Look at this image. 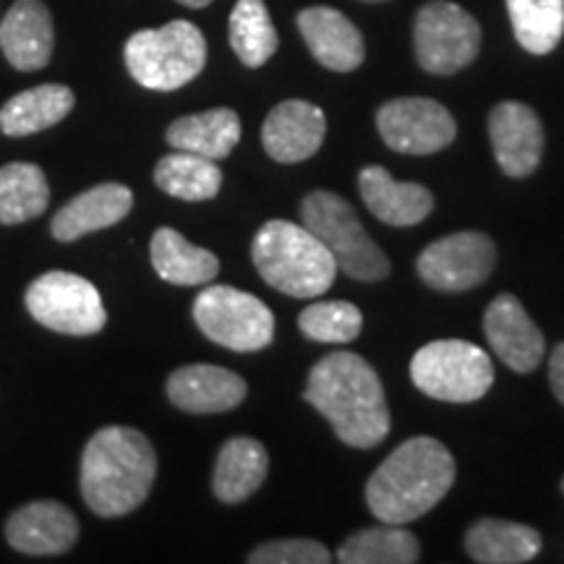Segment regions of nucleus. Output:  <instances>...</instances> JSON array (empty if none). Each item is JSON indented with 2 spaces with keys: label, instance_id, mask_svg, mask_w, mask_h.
<instances>
[{
  "label": "nucleus",
  "instance_id": "obj_1",
  "mask_svg": "<svg viewBox=\"0 0 564 564\" xmlns=\"http://www.w3.org/2000/svg\"><path fill=\"white\" fill-rule=\"evenodd\" d=\"M303 400L329 421L337 440L371 449L390 434L384 387L369 361L350 350L329 352L308 373Z\"/></svg>",
  "mask_w": 564,
  "mask_h": 564
},
{
  "label": "nucleus",
  "instance_id": "obj_2",
  "mask_svg": "<svg viewBox=\"0 0 564 564\" xmlns=\"http://www.w3.org/2000/svg\"><path fill=\"white\" fill-rule=\"evenodd\" d=\"M455 457L432 436H413L392 449L366 484V505L379 523L408 525L447 497Z\"/></svg>",
  "mask_w": 564,
  "mask_h": 564
},
{
  "label": "nucleus",
  "instance_id": "obj_3",
  "mask_svg": "<svg viewBox=\"0 0 564 564\" xmlns=\"http://www.w3.org/2000/svg\"><path fill=\"white\" fill-rule=\"evenodd\" d=\"M158 455L139 429L105 426L87 442L82 455V497L100 518H123L147 502Z\"/></svg>",
  "mask_w": 564,
  "mask_h": 564
},
{
  "label": "nucleus",
  "instance_id": "obj_4",
  "mask_svg": "<svg viewBox=\"0 0 564 564\" xmlns=\"http://www.w3.org/2000/svg\"><path fill=\"white\" fill-rule=\"evenodd\" d=\"M251 259L267 285L293 299H319L337 278L335 257L303 223H264L253 236Z\"/></svg>",
  "mask_w": 564,
  "mask_h": 564
},
{
  "label": "nucleus",
  "instance_id": "obj_5",
  "mask_svg": "<svg viewBox=\"0 0 564 564\" xmlns=\"http://www.w3.org/2000/svg\"><path fill=\"white\" fill-rule=\"evenodd\" d=\"M123 55L133 82L154 91H173L202 74L207 40L192 21L175 19L160 30L131 34Z\"/></svg>",
  "mask_w": 564,
  "mask_h": 564
},
{
  "label": "nucleus",
  "instance_id": "obj_6",
  "mask_svg": "<svg viewBox=\"0 0 564 564\" xmlns=\"http://www.w3.org/2000/svg\"><path fill=\"white\" fill-rule=\"evenodd\" d=\"M301 220L333 253L337 270L361 282H379L390 274V259L364 230L350 202L333 192H312L301 204Z\"/></svg>",
  "mask_w": 564,
  "mask_h": 564
},
{
  "label": "nucleus",
  "instance_id": "obj_7",
  "mask_svg": "<svg viewBox=\"0 0 564 564\" xmlns=\"http://www.w3.org/2000/svg\"><path fill=\"white\" fill-rule=\"evenodd\" d=\"M411 379L440 403H476L494 384V366L484 348L468 340H434L415 352Z\"/></svg>",
  "mask_w": 564,
  "mask_h": 564
},
{
  "label": "nucleus",
  "instance_id": "obj_8",
  "mask_svg": "<svg viewBox=\"0 0 564 564\" xmlns=\"http://www.w3.org/2000/svg\"><path fill=\"white\" fill-rule=\"evenodd\" d=\"M194 322L207 340L236 352L262 350L274 337L270 306L230 285L204 288L194 301Z\"/></svg>",
  "mask_w": 564,
  "mask_h": 564
},
{
  "label": "nucleus",
  "instance_id": "obj_9",
  "mask_svg": "<svg viewBox=\"0 0 564 564\" xmlns=\"http://www.w3.org/2000/svg\"><path fill=\"white\" fill-rule=\"evenodd\" d=\"M26 312L42 327L70 337L97 335L108 324L102 295L74 272H45L26 288Z\"/></svg>",
  "mask_w": 564,
  "mask_h": 564
},
{
  "label": "nucleus",
  "instance_id": "obj_10",
  "mask_svg": "<svg viewBox=\"0 0 564 564\" xmlns=\"http://www.w3.org/2000/svg\"><path fill=\"white\" fill-rule=\"evenodd\" d=\"M415 58L429 74L453 76L476 61L481 51V26L449 0L426 3L415 17Z\"/></svg>",
  "mask_w": 564,
  "mask_h": 564
},
{
  "label": "nucleus",
  "instance_id": "obj_11",
  "mask_svg": "<svg viewBox=\"0 0 564 564\" xmlns=\"http://www.w3.org/2000/svg\"><path fill=\"white\" fill-rule=\"evenodd\" d=\"M497 264V246L484 232H453L421 251L415 270L429 288L442 293L474 291Z\"/></svg>",
  "mask_w": 564,
  "mask_h": 564
},
{
  "label": "nucleus",
  "instance_id": "obj_12",
  "mask_svg": "<svg viewBox=\"0 0 564 564\" xmlns=\"http://www.w3.org/2000/svg\"><path fill=\"white\" fill-rule=\"evenodd\" d=\"M377 129L384 144L403 154H434L457 137L449 110L429 97H398L377 112Z\"/></svg>",
  "mask_w": 564,
  "mask_h": 564
},
{
  "label": "nucleus",
  "instance_id": "obj_13",
  "mask_svg": "<svg viewBox=\"0 0 564 564\" xmlns=\"http://www.w3.org/2000/svg\"><path fill=\"white\" fill-rule=\"evenodd\" d=\"M484 333L499 361L510 366L512 371L531 373L544 361V335L512 293L497 295L489 303L484 314Z\"/></svg>",
  "mask_w": 564,
  "mask_h": 564
},
{
  "label": "nucleus",
  "instance_id": "obj_14",
  "mask_svg": "<svg viewBox=\"0 0 564 564\" xmlns=\"http://www.w3.org/2000/svg\"><path fill=\"white\" fill-rule=\"evenodd\" d=\"M489 137L502 173L528 178L544 158V126L533 108L523 102H502L491 110Z\"/></svg>",
  "mask_w": 564,
  "mask_h": 564
},
{
  "label": "nucleus",
  "instance_id": "obj_15",
  "mask_svg": "<svg viewBox=\"0 0 564 564\" xmlns=\"http://www.w3.org/2000/svg\"><path fill=\"white\" fill-rule=\"evenodd\" d=\"M327 137V118L322 108L306 100H285L270 110L262 126L264 152L274 162H303L314 158Z\"/></svg>",
  "mask_w": 564,
  "mask_h": 564
},
{
  "label": "nucleus",
  "instance_id": "obj_16",
  "mask_svg": "<svg viewBox=\"0 0 564 564\" xmlns=\"http://www.w3.org/2000/svg\"><path fill=\"white\" fill-rule=\"evenodd\" d=\"M6 539L21 554L55 556L76 544L79 520L61 502H32L11 514L6 523Z\"/></svg>",
  "mask_w": 564,
  "mask_h": 564
},
{
  "label": "nucleus",
  "instance_id": "obj_17",
  "mask_svg": "<svg viewBox=\"0 0 564 564\" xmlns=\"http://www.w3.org/2000/svg\"><path fill=\"white\" fill-rule=\"evenodd\" d=\"M243 377L212 364L181 366L167 379V398L186 413H225L246 400Z\"/></svg>",
  "mask_w": 564,
  "mask_h": 564
},
{
  "label": "nucleus",
  "instance_id": "obj_18",
  "mask_svg": "<svg viewBox=\"0 0 564 564\" xmlns=\"http://www.w3.org/2000/svg\"><path fill=\"white\" fill-rule=\"evenodd\" d=\"M299 32L324 68L350 74L366 58L364 37L345 13L329 6H312L299 13Z\"/></svg>",
  "mask_w": 564,
  "mask_h": 564
},
{
  "label": "nucleus",
  "instance_id": "obj_19",
  "mask_svg": "<svg viewBox=\"0 0 564 564\" xmlns=\"http://www.w3.org/2000/svg\"><path fill=\"white\" fill-rule=\"evenodd\" d=\"M53 17L42 0H17L0 21V47L17 70H40L53 58Z\"/></svg>",
  "mask_w": 564,
  "mask_h": 564
},
{
  "label": "nucleus",
  "instance_id": "obj_20",
  "mask_svg": "<svg viewBox=\"0 0 564 564\" xmlns=\"http://www.w3.org/2000/svg\"><path fill=\"white\" fill-rule=\"evenodd\" d=\"M358 192L373 217L394 228H413L434 209V194L421 183H400L382 165H369L358 173Z\"/></svg>",
  "mask_w": 564,
  "mask_h": 564
},
{
  "label": "nucleus",
  "instance_id": "obj_21",
  "mask_svg": "<svg viewBox=\"0 0 564 564\" xmlns=\"http://www.w3.org/2000/svg\"><path fill=\"white\" fill-rule=\"evenodd\" d=\"M133 207V194L123 183H100L79 196H74L58 215L53 217L51 232L58 241H79L89 232L112 228L129 215Z\"/></svg>",
  "mask_w": 564,
  "mask_h": 564
},
{
  "label": "nucleus",
  "instance_id": "obj_22",
  "mask_svg": "<svg viewBox=\"0 0 564 564\" xmlns=\"http://www.w3.org/2000/svg\"><path fill=\"white\" fill-rule=\"evenodd\" d=\"M267 470H270V455L264 444L251 436H232L217 455L212 489L220 502L238 505L264 484Z\"/></svg>",
  "mask_w": 564,
  "mask_h": 564
},
{
  "label": "nucleus",
  "instance_id": "obj_23",
  "mask_svg": "<svg viewBox=\"0 0 564 564\" xmlns=\"http://www.w3.org/2000/svg\"><path fill=\"white\" fill-rule=\"evenodd\" d=\"M167 144L178 152H192L199 158L223 160L241 141V118L230 108H215L178 118L167 126Z\"/></svg>",
  "mask_w": 564,
  "mask_h": 564
},
{
  "label": "nucleus",
  "instance_id": "obj_24",
  "mask_svg": "<svg viewBox=\"0 0 564 564\" xmlns=\"http://www.w3.org/2000/svg\"><path fill=\"white\" fill-rule=\"evenodd\" d=\"M541 533L531 525L512 520L484 518L465 533V549L470 560L481 564H523L541 552Z\"/></svg>",
  "mask_w": 564,
  "mask_h": 564
},
{
  "label": "nucleus",
  "instance_id": "obj_25",
  "mask_svg": "<svg viewBox=\"0 0 564 564\" xmlns=\"http://www.w3.org/2000/svg\"><path fill=\"white\" fill-rule=\"evenodd\" d=\"M74 91L63 84H40L13 95L0 108V131L6 137H32L61 123L74 110Z\"/></svg>",
  "mask_w": 564,
  "mask_h": 564
},
{
  "label": "nucleus",
  "instance_id": "obj_26",
  "mask_svg": "<svg viewBox=\"0 0 564 564\" xmlns=\"http://www.w3.org/2000/svg\"><path fill=\"white\" fill-rule=\"evenodd\" d=\"M150 253L154 272L173 285H204L220 272V259L215 253L186 241L173 228H160L154 232Z\"/></svg>",
  "mask_w": 564,
  "mask_h": 564
},
{
  "label": "nucleus",
  "instance_id": "obj_27",
  "mask_svg": "<svg viewBox=\"0 0 564 564\" xmlns=\"http://www.w3.org/2000/svg\"><path fill=\"white\" fill-rule=\"evenodd\" d=\"M154 183L175 199L207 202L215 199L217 192H220L223 171L217 167V160L175 150L158 162Z\"/></svg>",
  "mask_w": 564,
  "mask_h": 564
},
{
  "label": "nucleus",
  "instance_id": "obj_28",
  "mask_svg": "<svg viewBox=\"0 0 564 564\" xmlns=\"http://www.w3.org/2000/svg\"><path fill=\"white\" fill-rule=\"evenodd\" d=\"M47 202H51V188L40 165L9 162L0 167V223H30L47 209Z\"/></svg>",
  "mask_w": 564,
  "mask_h": 564
},
{
  "label": "nucleus",
  "instance_id": "obj_29",
  "mask_svg": "<svg viewBox=\"0 0 564 564\" xmlns=\"http://www.w3.org/2000/svg\"><path fill=\"white\" fill-rule=\"evenodd\" d=\"M343 564H413L421 560V544L405 525L379 523L352 533L337 552Z\"/></svg>",
  "mask_w": 564,
  "mask_h": 564
},
{
  "label": "nucleus",
  "instance_id": "obj_30",
  "mask_svg": "<svg viewBox=\"0 0 564 564\" xmlns=\"http://www.w3.org/2000/svg\"><path fill=\"white\" fill-rule=\"evenodd\" d=\"M514 40L533 55H549L564 34V0H507Z\"/></svg>",
  "mask_w": 564,
  "mask_h": 564
},
{
  "label": "nucleus",
  "instance_id": "obj_31",
  "mask_svg": "<svg viewBox=\"0 0 564 564\" xmlns=\"http://www.w3.org/2000/svg\"><path fill=\"white\" fill-rule=\"evenodd\" d=\"M278 32L264 0H238L230 13V47L243 66H264L278 53Z\"/></svg>",
  "mask_w": 564,
  "mask_h": 564
},
{
  "label": "nucleus",
  "instance_id": "obj_32",
  "mask_svg": "<svg viewBox=\"0 0 564 564\" xmlns=\"http://www.w3.org/2000/svg\"><path fill=\"white\" fill-rule=\"evenodd\" d=\"M301 333L314 343H352L364 329V314L350 301H319L299 316Z\"/></svg>",
  "mask_w": 564,
  "mask_h": 564
},
{
  "label": "nucleus",
  "instance_id": "obj_33",
  "mask_svg": "<svg viewBox=\"0 0 564 564\" xmlns=\"http://www.w3.org/2000/svg\"><path fill=\"white\" fill-rule=\"evenodd\" d=\"M251 564H327L333 562L329 549L312 539H285L257 546L249 554Z\"/></svg>",
  "mask_w": 564,
  "mask_h": 564
},
{
  "label": "nucleus",
  "instance_id": "obj_34",
  "mask_svg": "<svg viewBox=\"0 0 564 564\" xmlns=\"http://www.w3.org/2000/svg\"><path fill=\"white\" fill-rule=\"evenodd\" d=\"M549 382H552L556 400L564 405V343L556 345L552 352V361H549Z\"/></svg>",
  "mask_w": 564,
  "mask_h": 564
},
{
  "label": "nucleus",
  "instance_id": "obj_35",
  "mask_svg": "<svg viewBox=\"0 0 564 564\" xmlns=\"http://www.w3.org/2000/svg\"><path fill=\"white\" fill-rule=\"evenodd\" d=\"M181 6H188V9H207L212 0H178Z\"/></svg>",
  "mask_w": 564,
  "mask_h": 564
},
{
  "label": "nucleus",
  "instance_id": "obj_36",
  "mask_svg": "<svg viewBox=\"0 0 564 564\" xmlns=\"http://www.w3.org/2000/svg\"><path fill=\"white\" fill-rule=\"evenodd\" d=\"M366 3H382V0H366Z\"/></svg>",
  "mask_w": 564,
  "mask_h": 564
},
{
  "label": "nucleus",
  "instance_id": "obj_37",
  "mask_svg": "<svg viewBox=\"0 0 564 564\" xmlns=\"http://www.w3.org/2000/svg\"><path fill=\"white\" fill-rule=\"evenodd\" d=\"M562 491H564V478H562Z\"/></svg>",
  "mask_w": 564,
  "mask_h": 564
}]
</instances>
